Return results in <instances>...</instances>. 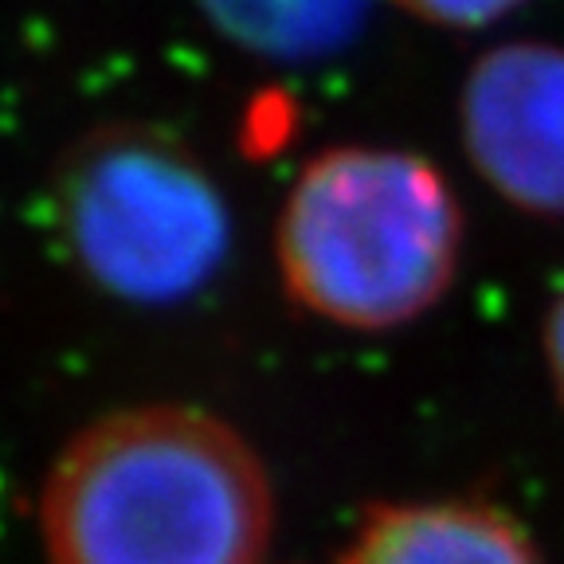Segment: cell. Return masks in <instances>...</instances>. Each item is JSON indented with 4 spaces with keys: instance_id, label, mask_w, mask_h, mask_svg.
<instances>
[{
    "instance_id": "obj_8",
    "label": "cell",
    "mask_w": 564,
    "mask_h": 564,
    "mask_svg": "<svg viewBox=\"0 0 564 564\" xmlns=\"http://www.w3.org/2000/svg\"><path fill=\"white\" fill-rule=\"evenodd\" d=\"M541 345H545V365H549V380L556 388V400L564 408V291L553 299L545 314V329H541Z\"/></svg>"
},
{
    "instance_id": "obj_5",
    "label": "cell",
    "mask_w": 564,
    "mask_h": 564,
    "mask_svg": "<svg viewBox=\"0 0 564 564\" xmlns=\"http://www.w3.org/2000/svg\"><path fill=\"white\" fill-rule=\"evenodd\" d=\"M341 564H541L529 533L478 502L377 506L352 533Z\"/></svg>"
},
{
    "instance_id": "obj_1",
    "label": "cell",
    "mask_w": 564,
    "mask_h": 564,
    "mask_svg": "<svg viewBox=\"0 0 564 564\" xmlns=\"http://www.w3.org/2000/svg\"><path fill=\"white\" fill-rule=\"evenodd\" d=\"M40 529L52 564H263L274 486L220 415L122 408L59 451Z\"/></svg>"
},
{
    "instance_id": "obj_3",
    "label": "cell",
    "mask_w": 564,
    "mask_h": 564,
    "mask_svg": "<svg viewBox=\"0 0 564 564\" xmlns=\"http://www.w3.org/2000/svg\"><path fill=\"white\" fill-rule=\"evenodd\" d=\"M63 247L98 291L176 306L204 291L231 251V208L188 145L115 126L67 153L55 181Z\"/></svg>"
},
{
    "instance_id": "obj_7",
    "label": "cell",
    "mask_w": 564,
    "mask_h": 564,
    "mask_svg": "<svg viewBox=\"0 0 564 564\" xmlns=\"http://www.w3.org/2000/svg\"><path fill=\"white\" fill-rule=\"evenodd\" d=\"M397 9H404L408 17L423 20L435 28H486L494 20H502L506 12H513L521 0H392Z\"/></svg>"
},
{
    "instance_id": "obj_4",
    "label": "cell",
    "mask_w": 564,
    "mask_h": 564,
    "mask_svg": "<svg viewBox=\"0 0 564 564\" xmlns=\"http://www.w3.org/2000/svg\"><path fill=\"white\" fill-rule=\"evenodd\" d=\"M470 165L529 216H564V47L513 40L470 67L458 98Z\"/></svg>"
},
{
    "instance_id": "obj_2",
    "label": "cell",
    "mask_w": 564,
    "mask_h": 564,
    "mask_svg": "<svg viewBox=\"0 0 564 564\" xmlns=\"http://www.w3.org/2000/svg\"><path fill=\"white\" fill-rule=\"evenodd\" d=\"M463 239V204L440 165L388 145H334L294 176L274 263L299 310L380 334L440 306Z\"/></svg>"
},
{
    "instance_id": "obj_6",
    "label": "cell",
    "mask_w": 564,
    "mask_h": 564,
    "mask_svg": "<svg viewBox=\"0 0 564 564\" xmlns=\"http://www.w3.org/2000/svg\"><path fill=\"white\" fill-rule=\"evenodd\" d=\"M208 24L243 52L310 63L341 52L361 32L372 0H196Z\"/></svg>"
}]
</instances>
